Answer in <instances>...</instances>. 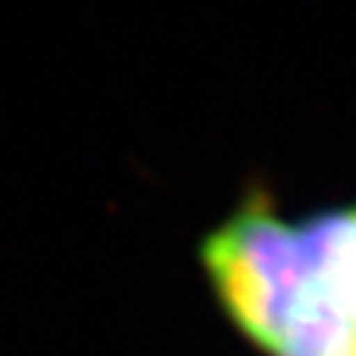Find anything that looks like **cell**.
<instances>
[{"label": "cell", "instance_id": "1", "mask_svg": "<svg viewBox=\"0 0 356 356\" xmlns=\"http://www.w3.org/2000/svg\"><path fill=\"white\" fill-rule=\"evenodd\" d=\"M211 292L236 334L275 356L306 298L298 222L264 191H250L200 244Z\"/></svg>", "mask_w": 356, "mask_h": 356}, {"label": "cell", "instance_id": "2", "mask_svg": "<svg viewBox=\"0 0 356 356\" xmlns=\"http://www.w3.org/2000/svg\"><path fill=\"white\" fill-rule=\"evenodd\" d=\"M306 300L356 328V200L298 222Z\"/></svg>", "mask_w": 356, "mask_h": 356}, {"label": "cell", "instance_id": "3", "mask_svg": "<svg viewBox=\"0 0 356 356\" xmlns=\"http://www.w3.org/2000/svg\"><path fill=\"white\" fill-rule=\"evenodd\" d=\"M275 356H356V328L303 298Z\"/></svg>", "mask_w": 356, "mask_h": 356}]
</instances>
